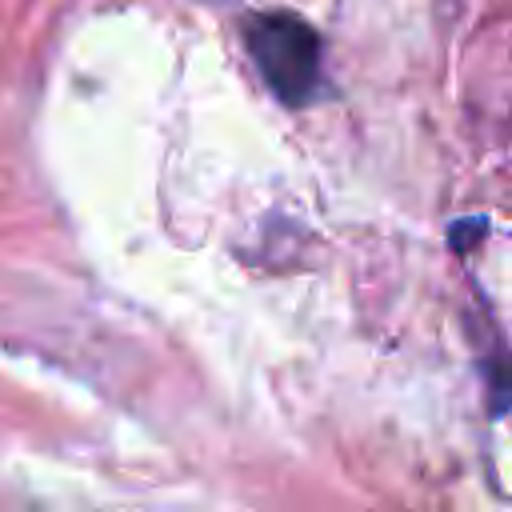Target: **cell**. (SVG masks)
I'll return each instance as SVG.
<instances>
[{"label": "cell", "mask_w": 512, "mask_h": 512, "mask_svg": "<svg viewBox=\"0 0 512 512\" xmlns=\"http://www.w3.org/2000/svg\"><path fill=\"white\" fill-rule=\"evenodd\" d=\"M248 48L284 104H308L320 88V36L288 12H264L248 24Z\"/></svg>", "instance_id": "6da1fadb"}]
</instances>
